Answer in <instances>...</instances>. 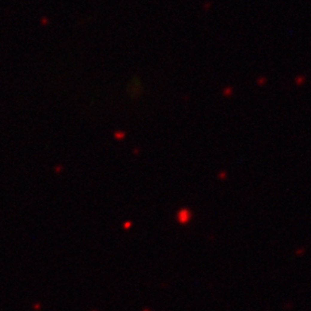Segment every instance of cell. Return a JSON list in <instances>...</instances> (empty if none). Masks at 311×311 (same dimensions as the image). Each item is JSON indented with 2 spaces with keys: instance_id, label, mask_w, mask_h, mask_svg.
Here are the masks:
<instances>
[{
  "instance_id": "obj_1",
  "label": "cell",
  "mask_w": 311,
  "mask_h": 311,
  "mask_svg": "<svg viewBox=\"0 0 311 311\" xmlns=\"http://www.w3.org/2000/svg\"><path fill=\"white\" fill-rule=\"evenodd\" d=\"M177 219L181 224H186L190 219V213L187 210H181L177 214Z\"/></svg>"
}]
</instances>
